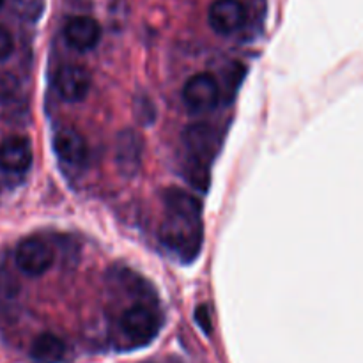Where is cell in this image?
I'll use <instances>...</instances> for the list:
<instances>
[{"mask_svg": "<svg viewBox=\"0 0 363 363\" xmlns=\"http://www.w3.org/2000/svg\"><path fill=\"white\" fill-rule=\"evenodd\" d=\"M135 116L140 123H144V126H149L155 121V105L147 98H137L135 99Z\"/></svg>", "mask_w": 363, "mask_h": 363, "instance_id": "obj_15", "label": "cell"}, {"mask_svg": "<svg viewBox=\"0 0 363 363\" xmlns=\"http://www.w3.org/2000/svg\"><path fill=\"white\" fill-rule=\"evenodd\" d=\"M144 144L135 130L119 131L116 138V163L124 177H135L140 170Z\"/></svg>", "mask_w": 363, "mask_h": 363, "instance_id": "obj_7", "label": "cell"}, {"mask_svg": "<svg viewBox=\"0 0 363 363\" xmlns=\"http://www.w3.org/2000/svg\"><path fill=\"white\" fill-rule=\"evenodd\" d=\"M20 96V82L14 74L0 73V103H11Z\"/></svg>", "mask_w": 363, "mask_h": 363, "instance_id": "obj_14", "label": "cell"}, {"mask_svg": "<svg viewBox=\"0 0 363 363\" xmlns=\"http://www.w3.org/2000/svg\"><path fill=\"white\" fill-rule=\"evenodd\" d=\"M186 179L188 183L191 184L197 190L206 191L209 186V170H208V163H201V162H194V160H188L186 163Z\"/></svg>", "mask_w": 363, "mask_h": 363, "instance_id": "obj_13", "label": "cell"}, {"mask_svg": "<svg viewBox=\"0 0 363 363\" xmlns=\"http://www.w3.org/2000/svg\"><path fill=\"white\" fill-rule=\"evenodd\" d=\"M183 101L191 112H209L220 103L218 80L209 73L194 74L183 87Z\"/></svg>", "mask_w": 363, "mask_h": 363, "instance_id": "obj_4", "label": "cell"}, {"mask_svg": "<svg viewBox=\"0 0 363 363\" xmlns=\"http://www.w3.org/2000/svg\"><path fill=\"white\" fill-rule=\"evenodd\" d=\"M183 140L188 151V160L201 163H209L216 151V144H218L215 130L206 123L188 126L183 133Z\"/></svg>", "mask_w": 363, "mask_h": 363, "instance_id": "obj_10", "label": "cell"}, {"mask_svg": "<svg viewBox=\"0 0 363 363\" xmlns=\"http://www.w3.org/2000/svg\"><path fill=\"white\" fill-rule=\"evenodd\" d=\"M53 85H55L57 94L60 96L62 101L78 103L87 98L89 91H91L92 78L91 73L84 66L69 64V66H62L57 71Z\"/></svg>", "mask_w": 363, "mask_h": 363, "instance_id": "obj_5", "label": "cell"}, {"mask_svg": "<svg viewBox=\"0 0 363 363\" xmlns=\"http://www.w3.org/2000/svg\"><path fill=\"white\" fill-rule=\"evenodd\" d=\"M195 319H197V323L201 325V328L204 330L206 333H211V318H209V312L204 305L197 308V312H195Z\"/></svg>", "mask_w": 363, "mask_h": 363, "instance_id": "obj_17", "label": "cell"}, {"mask_svg": "<svg viewBox=\"0 0 363 363\" xmlns=\"http://www.w3.org/2000/svg\"><path fill=\"white\" fill-rule=\"evenodd\" d=\"M53 250L39 238H25L14 250V262L23 275L38 279L53 266Z\"/></svg>", "mask_w": 363, "mask_h": 363, "instance_id": "obj_3", "label": "cell"}, {"mask_svg": "<svg viewBox=\"0 0 363 363\" xmlns=\"http://www.w3.org/2000/svg\"><path fill=\"white\" fill-rule=\"evenodd\" d=\"M66 43L77 52H89L96 48L101 39V25L91 16H73L64 27Z\"/></svg>", "mask_w": 363, "mask_h": 363, "instance_id": "obj_9", "label": "cell"}, {"mask_svg": "<svg viewBox=\"0 0 363 363\" xmlns=\"http://www.w3.org/2000/svg\"><path fill=\"white\" fill-rule=\"evenodd\" d=\"M162 328V315L144 303L126 308L121 315V332L133 346L152 342Z\"/></svg>", "mask_w": 363, "mask_h": 363, "instance_id": "obj_2", "label": "cell"}, {"mask_svg": "<svg viewBox=\"0 0 363 363\" xmlns=\"http://www.w3.org/2000/svg\"><path fill=\"white\" fill-rule=\"evenodd\" d=\"M4 4H6V0H0V9H2V7H4Z\"/></svg>", "mask_w": 363, "mask_h": 363, "instance_id": "obj_18", "label": "cell"}, {"mask_svg": "<svg viewBox=\"0 0 363 363\" xmlns=\"http://www.w3.org/2000/svg\"><path fill=\"white\" fill-rule=\"evenodd\" d=\"M208 23L216 34H234L247 23V7L240 0H215L208 9Z\"/></svg>", "mask_w": 363, "mask_h": 363, "instance_id": "obj_6", "label": "cell"}, {"mask_svg": "<svg viewBox=\"0 0 363 363\" xmlns=\"http://www.w3.org/2000/svg\"><path fill=\"white\" fill-rule=\"evenodd\" d=\"M66 357V344L53 333H41L30 344V358L34 363H60Z\"/></svg>", "mask_w": 363, "mask_h": 363, "instance_id": "obj_12", "label": "cell"}, {"mask_svg": "<svg viewBox=\"0 0 363 363\" xmlns=\"http://www.w3.org/2000/svg\"><path fill=\"white\" fill-rule=\"evenodd\" d=\"M34 152L27 137L13 135L0 142V169L9 174H25L32 165Z\"/></svg>", "mask_w": 363, "mask_h": 363, "instance_id": "obj_8", "label": "cell"}, {"mask_svg": "<svg viewBox=\"0 0 363 363\" xmlns=\"http://www.w3.org/2000/svg\"><path fill=\"white\" fill-rule=\"evenodd\" d=\"M57 158L67 165H84L89 158V145L85 138L74 130H60L53 137Z\"/></svg>", "mask_w": 363, "mask_h": 363, "instance_id": "obj_11", "label": "cell"}, {"mask_svg": "<svg viewBox=\"0 0 363 363\" xmlns=\"http://www.w3.org/2000/svg\"><path fill=\"white\" fill-rule=\"evenodd\" d=\"M165 220L160 225V241L183 261H194L202 247V204L195 195L170 186L163 191Z\"/></svg>", "mask_w": 363, "mask_h": 363, "instance_id": "obj_1", "label": "cell"}, {"mask_svg": "<svg viewBox=\"0 0 363 363\" xmlns=\"http://www.w3.org/2000/svg\"><path fill=\"white\" fill-rule=\"evenodd\" d=\"M14 50V39L4 25H0V60L9 59Z\"/></svg>", "mask_w": 363, "mask_h": 363, "instance_id": "obj_16", "label": "cell"}]
</instances>
